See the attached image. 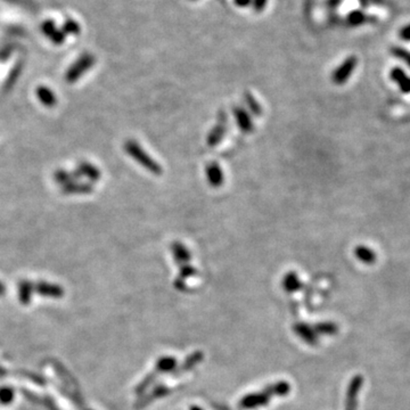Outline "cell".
<instances>
[{
	"label": "cell",
	"mask_w": 410,
	"mask_h": 410,
	"mask_svg": "<svg viewBox=\"0 0 410 410\" xmlns=\"http://www.w3.org/2000/svg\"><path fill=\"white\" fill-rule=\"evenodd\" d=\"M123 149L133 161H136L140 166L149 171L154 176H161L163 173V167L161 166V164L154 160L137 140H126L123 145Z\"/></svg>",
	"instance_id": "obj_1"
},
{
	"label": "cell",
	"mask_w": 410,
	"mask_h": 410,
	"mask_svg": "<svg viewBox=\"0 0 410 410\" xmlns=\"http://www.w3.org/2000/svg\"><path fill=\"white\" fill-rule=\"evenodd\" d=\"M95 61V57L90 54H84L83 56H81L74 64H72L70 68L67 70L66 74H65L66 81L68 83H75L85 72L90 70V68L94 66Z\"/></svg>",
	"instance_id": "obj_2"
},
{
	"label": "cell",
	"mask_w": 410,
	"mask_h": 410,
	"mask_svg": "<svg viewBox=\"0 0 410 410\" xmlns=\"http://www.w3.org/2000/svg\"><path fill=\"white\" fill-rule=\"evenodd\" d=\"M357 63H358L357 57H354V56L348 57L347 60L343 61V63H342L340 66L335 68L333 74H331V81L337 85L344 84L345 82L350 79L352 73H353L354 68L357 67Z\"/></svg>",
	"instance_id": "obj_3"
},
{
	"label": "cell",
	"mask_w": 410,
	"mask_h": 410,
	"mask_svg": "<svg viewBox=\"0 0 410 410\" xmlns=\"http://www.w3.org/2000/svg\"><path fill=\"white\" fill-rule=\"evenodd\" d=\"M227 122H228V116L227 114H226V112L224 111L219 112L217 124L212 128V130L208 132V135H207L206 144L208 146L215 147L222 139H224L226 132H227Z\"/></svg>",
	"instance_id": "obj_4"
},
{
	"label": "cell",
	"mask_w": 410,
	"mask_h": 410,
	"mask_svg": "<svg viewBox=\"0 0 410 410\" xmlns=\"http://www.w3.org/2000/svg\"><path fill=\"white\" fill-rule=\"evenodd\" d=\"M205 176H206L208 184L213 188L221 187L225 183L224 170H222L220 164H218L217 162H211L207 164L205 167Z\"/></svg>",
	"instance_id": "obj_5"
},
{
	"label": "cell",
	"mask_w": 410,
	"mask_h": 410,
	"mask_svg": "<svg viewBox=\"0 0 410 410\" xmlns=\"http://www.w3.org/2000/svg\"><path fill=\"white\" fill-rule=\"evenodd\" d=\"M232 113H234L235 120L236 122H237L239 129H241L243 132H253V130H254V123H253L248 112L246 111L244 107H242V106H234Z\"/></svg>",
	"instance_id": "obj_6"
},
{
	"label": "cell",
	"mask_w": 410,
	"mask_h": 410,
	"mask_svg": "<svg viewBox=\"0 0 410 410\" xmlns=\"http://www.w3.org/2000/svg\"><path fill=\"white\" fill-rule=\"evenodd\" d=\"M77 171L80 174V177H84L89 180V183L94 184L102 179V171L97 166L87 161H82L78 164Z\"/></svg>",
	"instance_id": "obj_7"
},
{
	"label": "cell",
	"mask_w": 410,
	"mask_h": 410,
	"mask_svg": "<svg viewBox=\"0 0 410 410\" xmlns=\"http://www.w3.org/2000/svg\"><path fill=\"white\" fill-rule=\"evenodd\" d=\"M94 186L91 183H81V181L75 180L73 183L62 186V193L65 195H87L92 193Z\"/></svg>",
	"instance_id": "obj_8"
},
{
	"label": "cell",
	"mask_w": 410,
	"mask_h": 410,
	"mask_svg": "<svg viewBox=\"0 0 410 410\" xmlns=\"http://www.w3.org/2000/svg\"><path fill=\"white\" fill-rule=\"evenodd\" d=\"M390 78L391 80L394 81V83L398 85L400 90L405 94H409L410 92V77L406 74V72L400 67H394L392 68L391 72H390Z\"/></svg>",
	"instance_id": "obj_9"
},
{
	"label": "cell",
	"mask_w": 410,
	"mask_h": 410,
	"mask_svg": "<svg viewBox=\"0 0 410 410\" xmlns=\"http://www.w3.org/2000/svg\"><path fill=\"white\" fill-rule=\"evenodd\" d=\"M36 94L39 102L43 106H46V107H54V106L57 105V96L49 87L39 85L37 88Z\"/></svg>",
	"instance_id": "obj_10"
},
{
	"label": "cell",
	"mask_w": 410,
	"mask_h": 410,
	"mask_svg": "<svg viewBox=\"0 0 410 410\" xmlns=\"http://www.w3.org/2000/svg\"><path fill=\"white\" fill-rule=\"evenodd\" d=\"M171 251L174 256V260L180 265H186L190 261L191 254L186 246L180 242H174L171 244Z\"/></svg>",
	"instance_id": "obj_11"
},
{
	"label": "cell",
	"mask_w": 410,
	"mask_h": 410,
	"mask_svg": "<svg viewBox=\"0 0 410 410\" xmlns=\"http://www.w3.org/2000/svg\"><path fill=\"white\" fill-rule=\"evenodd\" d=\"M80 178V174H79L77 170L73 172V171L58 169L54 172V179L58 184H61V187L64 186V184L73 183L75 180H79Z\"/></svg>",
	"instance_id": "obj_12"
},
{
	"label": "cell",
	"mask_w": 410,
	"mask_h": 410,
	"mask_svg": "<svg viewBox=\"0 0 410 410\" xmlns=\"http://www.w3.org/2000/svg\"><path fill=\"white\" fill-rule=\"evenodd\" d=\"M354 254L355 258L360 260L361 262L367 263V265H370V263L376 261V253L371 248L367 247V246L359 245L354 249Z\"/></svg>",
	"instance_id": "obj_13"
},
{
	"label": "cell",
	"mask_w": 410,
	"mask_h": 410,
	"mask_svg": "<svg viewBox=\"0 0 410 410\" xmlns=\"http://www.w3.org/2000/svg\"><path fill=\"white\" fill-rule=\"evenodd\" d=\"M244 98H245V102L246 105H247V107L249 111H251L253 114L256 115V116H261L262 115V106L260 105V102L256 101V98L254 97V95H252L251 92H245L244 94Z\"/></svg>",
	"instance_id": "obj_14"
},
{
	"label": "cell",
	"mask_w": 410,
	"mask_h": 410,
	"mask_svg": "<svg viewBox=\"0 0 410 410\" xmlns=\"http://www.w3.org/2000/svg\"><path fill=\"white\" fill-rule=\"evenodd\" d=\"M347 20L351 26H358L364 24L366 20H367V16H366L361 10H353V12L348 14Z\"/></svg>",
	"instance_id": "obj_15"
},
{
	"label": "cell",
	"mask_w": 410,
	"mask_h": 410,
	"mask_svg": "<svg viewBox=\"0 0 410 410\" xmlns=\"http://www.w3.org/2000/svg\"><path fill=\"white\" fill-rule=\"evenodd\" d=\"M391 53L394 57L399 58L400 61L405 62V63L410 67V51L401 47H393L391 49Z\"/></svg>",
	"instance_id": "obj_16"
},
{
	"label": "cell",
	"mask_w": 410,
	"mask_h": 410,
	"mask_svg": "<svg viewBox=\"0 0 410 410\" xmlns=\"http://www.w3.org/2000/svg\"><path fill=\"white\" fill-rule=\"evenodd\" d=\"M20 65H16V67L13 68L12 73H9L8 78H7V80L5 82V90L8 91L10 88L13 87L14 84H15V82L17 81V79L20 77Z\"/></svg>",
	"instance_id": "obj_17"
},
{
	"label": "cell",
	"mask_w": 410,
	"mask_h": 410,
	"mask_svg": "<svg viewBox=\"0 0 410 410\" xmlns=\"http://www.w3.org/2000/svg\"><path fill=\"white\" fill-rule=\"evenodd\" d=\"M399 38L403 41H410V23L400 29Z\"/></svg>",
	"instance_id": "obj_18"
},
{
	"label": "cell",
	"mask_w": 410,
	"mask_h": 410,
	"mask_svg": "<svg viewBox=\"0 0 410 410\" xmlns=\"http://www.w3.org/2000/svg\"><path fill=\"white\" fill-rule=\"evenodd\" d=\"M266 3H268V0H252L253 8L258 13H261L266 8Z\"/></svg>",
	"instance_id": "obj_19"
},
{
	"label": "cell",
	"mask_w": 410,
	"mask_h": 410,
	"mask_svg": "<svg viewBox=\"0 0 410 410\" xmlns=\"http://www.w3.org/2000/svg\"><path fill=\"white\" fill-rule=\"evenodd\" d=\"M234 2H235L236 6L242 7V8H243V7H246V6L251 5L252 0H234Z\"/></svg>",
	"instance_id": "obj_20"
},
{
	"label": "cell",
	"mask_w": 410,
	"mask_h": 410,
	"mask_svg": "<svg viewBox=\"0 0 410 410\" xmlns=\"http://www.w3.org/2000/svg\"><path fill=\"white\" fill-rule=\"evenodd\" d=\"M342 2V0H327V6L329 8H336V7Z\"/></svg>",
	"instance_id": "obj_21"
}]
</instances>
